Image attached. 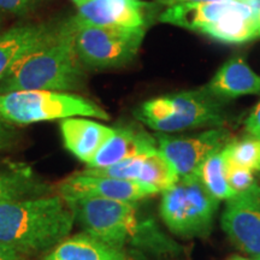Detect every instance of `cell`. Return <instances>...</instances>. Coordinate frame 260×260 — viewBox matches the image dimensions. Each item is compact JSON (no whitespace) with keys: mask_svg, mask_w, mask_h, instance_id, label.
<instances>
[{"mask_svg":"<svg viewBox=\"0 0 260 260\" xmlns=\"http://www.w3.org/2000/svg\"><path fill=\"white\" fill-rule=\"evenodd\" d=\"M75 222L94 239L123 248L132 246L155 254H177L181 248L161 233L153 219L140 214L135 203L83 198L65 201Z\"/></svg>","mask_w":260,"mask_h":260,"instance_id":"cell-1","label":"cell"},{"mask_svg":"<svg viewBox=\"0 0 260 260\" xmlns=\"http://www.w3.org/2000/svg\"><path fill=\"white\" fill-rule=\"evenodd\" d=\"M74 223V212L60 195L0 204V242L21 253L56 247L67 239Z\"/></svg>","mask_w":260,"mask_h":260,"instance_id":"cell-2","label":"cell"},{"mask_svg":"<svg viewBox=\"0 0 260 260\" xmlns=\"http://www.w3.org/2000/svg\"><path fill=\"white\" fill-rule=\"evenodd\" d=\"M76 30L67 22L58 25L56 38L24 58L0 82V94L18 90L71 92L81 88L83 65L75 46Z\"/></svg>","mask_w":260,"mask_h":260,"instance_id":"cell-3","label":"cell"},{"mask_svg":"<svg viewBox=\"0 0 260 260\" xmlns=\"http://www.w3.org/2000/svg\"><path fill=\"white\" fill-rule=\"evenodd\" d=\"M159 22L200 32L225 44L260 39V0L216 2L169 6Z\"/></svg>","mask_w":260,"mask_h":260,"instance_id":"cell-4","label":"cell"},{"mask_svg":"<svg viewBox=\"0 0 260 260\" xmlns=\"http://www.w3.org/2000/svg\"><path fill=\"white\" fill-rule=\"evenodd\" d=\"M224 105L225 102L201 87L147 100L135 110L134 115L148 128L171 134L201 126L220 128L226 119Z\"/></svg>","mask_w":260,"mask_h":260,"instance_id":"cell-5","label":"cell"},{"mask_svg":"<svg viewBox=\"0 0 260 260\" xmlns=\"http://www.w3.org/2000/svg\"><path fill=\"white\" fill-rule=\"evenodd\" d=\"M93 117L107 121L109 113L87 98L53 90H18L0 94V121L28 125L70 117Z\"/></svg>","mask_w":260,"mask_h":260,"instance_id":"cell-6","label":"cell"},{"mask_svg":"<svg viewBox=\"0 0 260 260\" xmlns=\"http://www.w3.org/2000/svg\"><path fill=\"white\" fill-rule=\"evenodd\" d=\"M218 199L199 176L180 178L162 191L160 214L172 233L182 237H205L212 230Z\"/></svg>","mask_w":260,"mask_h":260,"instance_id":"cell-7","label":"cell"},{"mask_svg":"<svg viewBox=\"0 0 260 260\" xmlns=\"http://www.w3.org/2000/svg\"><path fill=\"white\" fill-rule=\"evenodd\" d=\"M147 28L86 25L76 30L75 46L83 67L112 69L124 67L138 54Z\"/></svg>","mask_w":260,"mask_h":260,"instance_id":"cell-8","label":"cell"},{"mask_svg":"<svg viewBox=\"0 0 260 260\" xmlns=\"http://www.w3.org/2000/svg\"><path fill=\"white\" fill-rule=\"evenodd\" d=\"M226 129L211 128L193 136H171L158 133L154 136L158 149L176 170L178 177L199 176V170L210 155L230 141Z\"/></svg>","mask_w":260,"mask_h":260,"instance_id":"cell-9","label":"cell"},{"mask_svg":"<svg viewBox=\"0 0 260 260\" xmlns=\"http://www.w3.org/2000/svg\"><path fill=\"white\" fill-rule=\"evenodd\" d=\"M158 6L142 0H87L77 6V14L68 19L74 30L86 25L148 28Z\"/></svg>","mask_w":260,"mask_h":260,"instance_id":"cell-10","label":"cell"},{"mask_svg":"<svg viewBox=\"0 0 260 260\" xmlns=\"http://www.w3.org/2000/svg\"><path fill=\"white\" fill-rule=\"evenodd\" d=\"M222 226L234 245L249 254H260V187L237 193L226 200Z\"/></svg>","mask_w":260,"mask_h":260,"instance_id":"cell-11","label":"cell"},{"mask_svg":"<svg viewBox=\"0 0 260 260\" xmlns=\"http://www.w3.org/2000/svg\"><path fill=\"white\" fill-rule=\"evenodd\" d=\"M157 193H159L157 188L138 181L94 176L83 172H77L68 177L59 186V195L65 201L83 198H102L136 203Z\"/></svg>","mask_w":260,"mask_h":260,"instance_id":"cell-12","label":"cell"},{"mask_svg":"<svg viewBox=\"0 0 260 260\" xmlns=\"http://www.w3.org/2000/svg\"><path fill=\"white\" fill-rule=\"evenodd\" d=\"M58 27L23 23L0 31V82L24 58L46 46L56 38Z\"/></svg>","mask_w":260,"mask_h":260,"instance_id":"cell-13","label":"cell"},{"mask_svg":"<svg viewBox=\"0 0 260 260\" xmlns=\"http://www.w3.org/2000/svg\"><path fill=\"white\" fill-rule=\"evenodd\" d=\"M59 128L64 147L87 165L115 133L111 126L77 117L61 119Z\"/></svg>","mask_w":260,"mask_h":260,"instance_id":"cell-14","label":"cell"},{"mask_svg":"<svg viewBox=\"0 0 260 260\" xmlns=\"http://www.w3.org/2000/svg\"><path fill=\"white\" fill-rule=\"evenodd\" d=\"M157 149V140L145 130L132 125L119 126L115 128L113 135L98 152L88 164V168H106L128 158L151 153Z\"/></svg>","mask_w":260,"mask_h":260,"instance_id":"cell-15","label":"cell"},{"mask_svg":"<svg viewBox=\"0 0 260 260\" xmlns=\"http://www.w3.org/2000/svg\"><path fill=\"white\" fill-rule=\"evenodd\" d=\"M204 88L222 102L235 98L260 94V75L246 63L242 57L226 60Z\"/></svg>","mask_w":260,"mask_h":260,"instance_id":"cell-16","label":"cell"},{"mask_svg":"<svg viewBox=\"0 0 260 260\" xmlns=\"http://www.w3.org/2000/svg\"><path fill=\"white\" fill-rule=\"evenodd\" d=\"M44 260H133L122 248L88 234H77L58 243Z\"/></svg>","mask_w":260,"mask_h":260,"instance_id":"cell-17","label":"cell"},{"mask_svg":"<svg viewBox=\"0 0 260 260\" xmlns=\"http://www.w3.org/2000/svg\"><path fill=\"white\" fill-rule=\"evenodd\" d=\"M47 189L27 168L0 170V204L41 197Z\"/></svg>","mask_w":260,"mask_h":260,"instance_id":"cell-18","label":"cell"},{"mask_svg":"<svg viewBox=\"0 0 260 260\" xmlns=\"http://www.w3.org/2000/svg\"><path fill=\"white\" fill-rule=\"evenodd\" d=\"M180 177L176 170L159 149L145 155L138 182L164 191L174 186Z\"/></svg>","mask_w":260,"mask_h":260,"instance_id":"cell-19","label":"cell"},{"mask_svg":"<svg viewBox=\"0 0 260 260\" xmlns=\"http://www.w3.org/2000/svg\"><path fill=\"white\" fill-rule=\"evenodd\" d=\"M199 177L207 190L218 200H228L236 195L225 176V158L223 149L210 155L199 170Z\"/></svg>","mask_w":260,"mask_h":260,"instance_id":"cell-20","label":"cell"},{"mask_svg":"<svg viewBox=\"0 0 260 260\" xmlns=\"http://www.w3.org/2000/svg\"><path fill=\"white\" fill-rule=\"evenodd\" d=\"M225 161L260 172V139L247 135L232 140L223 148Z\"/></svg>","mask_w":260,"mask_h":260,"instance_id":"cell-21","label":"cell"},{"mask_svg":"<svg viewBox=\"0 0 260 260\" xmlns=\"http://www.w3.org/2000/svg\"><path fill=\"white\" fill-rule=\"evenodd\" d=\"M225 176L229 186L237 193H241L254 186V171L225 161Z\"/></svg>","mask_w":260,"mask_h":260,"instance_id":"cell-22","label":"cell"},{"mask_svg":"<svg viewBox=\"0 0 260 260\" xmlns=\"http://www.w3.org/2000/svg\"><path fill=\"white\" fill-rule=\"evenodd\" d=\"M35 0H0V12L24 16L31 11Z\"/></svg>","mask_w":260,"mask_h":260,"instance_id":"cell-23","label":"cell"},{"mask_svg":"<svg viewBox=\"0 0 260 260\" xmlns=\"http://www.w3.org/2000/svg\"><path fill=\"white\" fill-rule=\"evenodd\" d=\"M247 135L260 139V103L256 105L245 121Z\"/></svg>","mask_w":260,"mask_h":260,"instance_id":"cell-24","label":"cell"},{"mask_svg":"<svg viewBox=\"0 0 260 260\" xmlns=\"http://www.w3.org/2000/svg\"><path fill=\"white\" fill-rule=\"evenodd\" d=\"M16 138L15 130L9 126L6 123L0 121V152L8 149L14 144Z\"/></svg>","mask_w":260,"mask_h":260,"instance_id":"cell-25","label":"cell"},{"mask_svg":"<svg viewBox=\"0 0 260 260\" xmlns=\"http://www.w3.org/2000/svg\"><path fill=\"white\" fill-rule=\"evenodd\" d=\"M0 260H24L23 253L18 252L12 246L0 242Z\"/></svg>","mask_w":260,"mask_h":260,"instance_id":"cell-26","label":"cell"},{"mask_svg":"<svg viewBox=\"0 0 260 260\" xmlns=\"http://www.w3.org/2000/svg\"><path fill=\"white\" fill-rule=\"evenodd\" d=\"M159 4L165 5L167 8L174 5L181 4H197V3H207V2H216V0H155Z\"/></svg>","mask_w":260,"mask_h":260,"instance_id":"cell-27","label":"cell"},{"mask_svg":"<svg viewBox=\"0 0 260 260\" xmlns=\"http://www.w3.org/2000/svg\"><path fill=\"white\" fill-rule=\"evenodd\" d=\"M229 260H249V259H246V258H242V256H239V255H234L230 258Z\"/></svg>","mask_w":260,"mask_h":260,"instance_id":"cell-28","label":"cell"},{"mask_svg":"<svg viewBox=\"0 0 260 260\" xmlns=\"http://www.w3.org/2000/svg\"><path fill=\"white\" fill-rule=\"evenodd\" d=\"M71 2H73V3H75V4H76L77 6H79V5H81V4H82V3H84V2H87V0H71Z\"/></svg>","mask_w":260,"mask_h":260,"instance_id":"cell-29","label":"cell"},{"mask_svg":"<svg viewBox=\"0 0 260 260\" xmlns=\"http://www.w3.org/2000/svg\"><path fill=\"white\" fill-rule=\"evenodd\" d=\"M3 21H4V19H3V14L0 12V30H2V27H3Z\"/></svg>","mask_w":260,"mask_h":260,"instance_id":"cell-30","label":"cell"},{"mask_svg":"<svg viewBox=\"0 0 260 260\" xmlns=\"http://www.w3.org/2000/svg\"><path fill=\"white\" fill-rule=\"evenodd\" d=\"M254 260H260V254L254 255Z\"/></svg>","mask_w":260,"mask_h":260,"instance_id":"cell-31","label":"cell"}]
</instances>
